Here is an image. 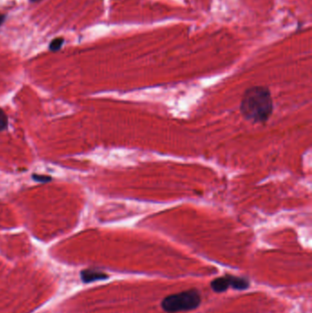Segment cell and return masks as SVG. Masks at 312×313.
<instances>
[{"label":"cell","instance_id":"1","mask_svg":"<svg viewBox=\"0 0 312 313\" xmlns=\"http://www.w3.org/2000/svg\"><path fill=\"white\" fill-rule=\"evenodd\" d=\"M241 112L247 120L254 123L267 121L273 112V100L269 90L263 86H254L245 93Z\"/></svg>","mask_w":312,"mask_h":313},{"label":"cell","instance_id":"2","mask_svg":"<svg viewBox=\"0 0 312 313\" xmlns=\"http://www.w3.org/2000/svg\"><path fill=\"white\" fill-rule=\"evenodd\" d=\"M202 303V296L196 288L171 294L161 301V308L165 313H177L195 310Z\"/></svg>","mask_w":312,"mask_h":313},{"label":"cell","instance_id":"3","mask_svg":"<svg viewBox=\"0 0 312 313\" xmlns=\"http://www.w3.org/2000/svg\"><path fill=\"white\" fill-rule=\"evenodd\" d=\"M109 276L104 272L98 271L95 269H85L81 272V279L85 283H91L94 281H105Z\"/></svg>","mask_w":312,"mask_h":313},{"label":"cell","instance_id":"4","mask_svg":"<svg viewBox=\"0 0 312 313\" xmlns=\"http://www.w3.org/2000/svg\"><path fill=\"white\" fill-rule=\"evenodd\" d=\"M229 281L230 287L234 288L235 290H246L250 287V282L246 279L242 277H237L234 275H225Z\"/></svg>","mask_w":312,"mask_h":313},{"label":"cell","instance_id":"5","mask_svg":"<svg viewBox=\"0 0 312 313\" xmlns=\"http://www.w3.org/2000/svg\"><path fill=\"white\" fill-rule=\"evenodd\" d=\"M210 286H211V288L216 293L225 292V291H227L228 288L230 287L229 281H228L226 276L215 279L214 281L211 282Z\"/></svg>","mask_w":312,"mask_h":313},{"label":"cell","instance_id":"6","mask_svg":"<svg viewBox=\"0 0 312 313\" xmlns=\"http://www.w3.org/2000/svg\"><path fill=\"white\" fill-rule=\"evenodd\" d=\"M63 42H64V39L62 38L53 39L50 44V50L52 52H57L62 48V46L63 45Z\"/></svg>","mask_w":312,"mask_h":313},{"label":"cell","instance_id":"7","mask_svg":"<svg viewBox=\"0 0 312 313\" xmlns=\"http://www.w3.org/2000/svg\"><path fill=\"white\" fill-rule=\"evenodd\" d=\"M7 125V115L0 108V131L4 130Z\"/></svg>","mask_w":312,"mask_h":313},{"label":"cell","instance_id":"8","mask_svg":"<svg viewBox=\"0 0 312 313\" xmlns=\"http://www.w3.org/2000/svg\"><path fill=\"white\" fill-rule=\"evenodd\" d=\"M34 180H37L39 182H46V181H49V180H46V177L44 176H36V175H33Z\"/></svg>","mask_w":312,"mask_h":313},{"label":"cell","instance_id":"9","mask_svg":"<svg viewBox=\"0 0 312 313\" xmlns=\"http://www.w3.org/2000/svg\"><path fill=\"white\" fill-rule=\"evenodd\" d=\"M6 19V16L3 15V14H0V25L4 22V20Z\"/></svg>","mask_w":312,"mask_h":313},{"label":"cell","instance_id":"10","mask_svg":"<svg viewBox=\"0 0 312 313\" xmlns=\"http://www.w3.org/2000/svg\"><path fill=\"white\" fill-rule=\"evenodd\" d=\"M31 2H38L39 0H31Z\"/></svg>","mask_w":312,"mask_h":313}]
</instances>
